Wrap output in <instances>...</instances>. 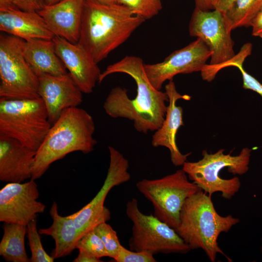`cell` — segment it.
Returning a JSON list of instances; mask_svg holds the SVG:
<instances>
[{
  "label": "cell",
  "instance_id": "36",
  "mask_svg": "<svg viewBox=\"0 0 262 262\" xmlns=\"http://www.w3.org/2000/svg\"><path fill=\"white\" fill-rule=\"evenodd\" d=\"M102 3L112 4L117 3V0H96ZM118 4V3H117Z\"/></svg>",
  "mask_w": 262,
  "mask_h": 262
},
{
  "label": "cell",
  "instance_id": "30",
  "mask_svg": "<svg viewBox=\"0 0 262 262\" xmlns=\"http://www.w3.org/2000/svg\"><path fill=\"white\" fill-rule=\"evenodd\" d=\"M20 9L26 11H39L45 5L44 0H13Z\"/></svg>",
  "mask_w": 262,
  "mask_h": 262
},
{
  "label": "cell",
  "instance_id": "10",
  "mask_svg": "<svg viewBox=\"0 0 262 262\" xmlns=\"http://www.w3.org/2000/svg\"><path fill=\"white\" fill-rule=\"evenodd\" d=\"M126 212L132 223V235L129 241L131 250L147 251L154 255L185 254L191 250L175 229L154 215L142 213L136 198L127 203Z\"/></svg>",
  "mask_w": 262,
  "mask_h": 262
},
{
  "label": "cell",
  "instance_id": "20",
  "mask_svg": "<svg viewBox=\"0 0 262 262\" xmlns=\"http://www.w3.org/2000/svg\"><path fill=\"white\" fill-rule=\"evenodd\" d=\"M22 49L27 62L38 77L43 74L62 76L68 73L56 52L52 39L23 40Z\"/></svg>",
  "mask_w": 262,
  "mask_h": 262
},
{
  "label": "cell",
  "instance_id": "11",
  "mask_svg": "<svg viewBox=\"0 0 262 262\" xmlns=\"http://www.w3.org/2000/svg\"><path fill=\"white\" fill-rule=\"evenodd\" d=\"M108 149L109 166L102 187L87 204L70 214L79 231L80 238L98 225L110 220L111 212L104 206L106 197L113 187L127 182L131 179V174L128 171V160L114 147L109 146Z\"/></svg>",
  "mask_w": 262,
  "mask_h": 262
},
{
  "label": "cell",
  "instance_id": "2",
  "mask_svg": "<svg viewBox=\"0 0 262 262\" xmlns=\"http://www.w3.org/2000/svg\"><path fill=\"white\" fill-rule=\"evenodd\" d=\"M145 21L123 5L85 0L78 43L98 64Z\"/></svg>",
  "mask_w": 262,
  "mask_h": 262
},
{
  "label": "cell",
  "instance_id": "5",
  "mask_svg": "<svg viewBox=\"0 0 262 262\" xmlns=\"http://www.w3.org/2000/svg\"><path fill=\"white\" fill-rule=\"evenodd\" d=\"M224 151L221 149L209 154L204 150L201 159L195 162L186 161L182 169L190 180L210 196L220 192L224 198L229 199L239 191L240 180L237 177L224 179L219 176V172L227 168L228 172L234 175L245 174L249 170L252 149L244 147L236 156L224 154Z\"/></svg>",
  "mask_w": 262,
  "mask_h": 262
},
{
  "label": "cell",
  "instance_id": "6",
  "mask_svg": "<svg viewBox=\"0 0 262 262\" xmlns=\"http://www.w3.org/2000/svg\"><path fill=\"white\" fill-rule=\"evenodd\" d=\"M42 98L0 99V134L37 151L51 125Z\"/></svg>",
  "mask_w": 262,
  "mask_h": 262
},
{
  "label": "cell",
  "instance_id": "7",
  "mask_svg": "<svg viewBox=\"0 0 262 262\" xmlns=\"http://www.w3.org/2000/svg\"><path fill=\"white\" fill-rule=\"evenodd\" d=\"M189 32L191 36L201 39L211 52L210 64L200 72L203 80L211 82L236 55L231 32L227 28L224 14L216 9L204 11L195 7Z\"/></svg>",
  "mask_w": 262,
  "mask_h": 262
},
{
  "label": "cell",
  "instance_id": "8",
  "mask_svg": "<svg viewBox=\"0 0 262 262\" xmlns=\"http://www.w3.org/2000/svg\"><path fill=\"white\" fill-rule=\"evenodd\" d=\"M138 190L150 201L154 215L176 229L186 200L200 189L189 180L182 169L163 178L143 179L136 184Z\"/></svg>",
  "mask_w": 262,
  "mask_h": 262
},
{
  "label": "cell",
  "instance_id": "12",
  "mask_svg": "<svg viewBox=\"0 0 262 262\" xmlns=\"http://www.w3.org/2000/svg\"><path fill=\"white\" fill-rule=\"evenodd\" d=\"M211 52L205 43L197 39L180 49L176 50L162 62L152 64H144L146 73L152 85L161 90L164 83L173 80L179 74L201 72Z\"/></svg>",
  "mask_w": 262,
  "mask_h": 262
},
{
  "label": "cell",
  "instance_id": "38",
  "mask_svg": "<svg viewBox=\"0 0 262 262\" xmlns=\"http://www.w3.org/2000/svg\"><path fill=\"white\" fill-rule=\"evenodd\" d=\"M261 251H262V240Z\"/></svg>",
  "mask_w": 262,
  "mask_h": 262
},
{
  "label": "cell",
  "instance_id": "21",
  "mask_svg": "<svg viewBox=\"0 0 262 262\" xmlns=\"http://www.w3.org/2000/svg\"><path fill=\"white\" fill-rule=\"evenodd\" d=\"M52 219L51 225L46 229H40V234L51 236L55 242V248L51 256L54 259L69 255L76 248L80 239L79 231L70 215L63 216L59 214L58 206L54 201L49 211Z\"/></svg>",
  "mask_w": 262,
  "mask_h": 262
},
{
  "label": "cell",
  "instance_id": "37",
  "mask_svg": "<svg viewBox=\"0 0 262 262\" xmlns=\"http://www.w3.org/2000/svg\"><path fill=\"white\" fill-rule=\"evenodd\" d=\"M45 5H49L58 2L61 0H44Z\"/></svg>",
  "mask_w": 262,
  "mask_h": 262
},
{
  "label": "cell",
  "instance_id": "27",
  "mask_svg": "<svg viewBox=\"0 0 262 262\" xmlns=\"http://www.w3.org/2000/svg\"><path fill=\"white\" fill-rule=\"evenodd\" d=\"M76 248L98 258L108 257L102 241L93 229L87 232L79 239Z\"/></svg>",
  "mask_w": 262,
  "mask_h": 262
},
{
  "label": "cell",
  "instance_id": "33",
  "mask_svg": "<svg viewBox=\"0 0 262 262\" xmlns=\"http://www.w3.org/2000/svg\"><path fill=\"white\" fill-rule=\"evenodd\" d=\"M73 262H100V259L91 256L82 251L79 250V254Z\"/></svg>",
  "mask_w": 262,
  "mask_h": 262
},
{
  "label": "cell",
  "instance_id": "3",
  "mask_svg": "<svg viewBox=\"0 0 262 262\" xmlns=\"http://www.w3.org/2000/svg\"><path fill=\"white\" fill-rule=\"evenodd\" d=\"M95 130L93 118L85 110L75 107L64 110L36 152L31 179L40 178L51 164L70 153L92 151L97 144Z\"/></svg>",
  "mask_w": 262,
  "mask_h": 262
},
{
  "label": "cell",
  "instance_id": "17",
  "mask_svg": "<svg viewBox=\"0 0 262 262\" xmlns=\"http://www.w3.org/2000/svg\"><path fill=\"white\" fill-rule=\"evenodd\" d=\"M85 0H61L38 11L55 36L78 42Z\"/></svg>",
  "mask_w": 262,
  "mask_h": 262
},
{
  "label": "cell",
  "instance_id": "18",
  "mask_svg": "<svg viewBox=\"0 0 262 262\" xmlns=\"http://www.w3.org/2000/svg\"><path fill=\"white\" fill-rule=\"evenodd\" d=\"M36 151L0 134V180L22 182L31 179Z\"/></svg>",
  "mask_w": 262,
  "mask_h": 262
},
{
  "label": "cell",
  "instance_id": "1",
  "mask_svg": "<svg viewBox=\"0 0 262 262\" xmlns=\"http://www.w3.org/2000/svg\"><path fill=\"white\" fill-rule=\"evenodd\" d=\"M143 60L135 56H126L108 66L101 73L98 82L109 75L125 73L131 77L137 86L135 98L131 99L128 91L116 86L112 88L103 104L105 113L113 118H125L133 122L138 132L147 133L158 129L166 112L168 97L165 92L155 88L145 70Z\"/></svg>",
  "mask_w": 262,
  "mask_h": 262
},
{
  "label": "cell",
  "instance_id": "15",
  "mask_svg": "<svg viewBox=\"0 0 262 262\" xmlns=\"http://www.w3.org/2000/svg\"><path fill=\"white\" fill-rule=\"evenodd\" d=\"M56 52L83 93H91L98 82L101 71L97 63L79 43L55 36Z\"/></svg>",
  "mask_w": 262,
  "mask_h": 262
},
{
  "label": "cell",
  "instance_id": "4",
  "mask_svg": "<svg viewBox=\"0 0 262 262\" xmlns=\"http://www.w3.org/2000/svg\"><path fill=\"white\" fill-rule=\"evenodd\" d=\"M239 222L230 214H218L211 196L200 189L185 201L175 230L191 250L202 249L212 262L215 261L218 253L232 262L219 246L217 240L222 232H228Z\"/></svg>",
  "mask_w": 262,
  "mask_h": 262
},
{
  "label": "cell",
  "instance_id": "23",
  "mask_svg": "<svg viewBox=\"0 0 262 262\" xmlns=\"http://www.w3.org/2000/svg\"><path fill=\"white\" fill-rule=\"evenodd\" d=\"M262 7V0H235L223 14L227 28L231 32L241 27H249Z\"/></svg>",
  "mask_w": 262,
  "mask_h": 262
},
{
  "label": "cell",
  "instance_id": "28",
  "mask_svg": "<svg viewBox=\"0 0 262 262\" xmlns=\"http://www.w3.org/2000/svg\"><path fill=\"white\" fill-rule=\"evenodd\" d=\"M153 255L154 254L147 251H137L129 250L121 245L118 256L115 261L116 262H157Z\"/></svg>",
  "mask_w": 262,
  "mask_h": 262
},
{
  "label": "cell",
  "instance_id": "16",
  "mask_svg": "<svg viewBox=\"0 0 262 262\" xmlns=\"http://www.w3.org/2000/svg\"><path fill=\"white\" fill-rule=\"evenodd\" d=\"M165 92L168 97L169 103L162 125L152 137L151 144L155 147H164L168 148L173 164L175 166H182L191 153L182 154L176 143L178 131L184 125L182 108L177 106L176 102L180 99L190 100L191 97L179 93L173 80L169 81L165 86Z\"/></svg>",
  "mask_w": 262,
  "mask_h": 262
},
{
  "label": "cell",
  "instance_id": "13",
  "mask_svg": "<svg viewBox=\"0 0 262 262\" xmlns=\"http://www.w3.org/2000/svg\"><path fill=\"white\" fill-rule=\"evenodd\" d=\"M39 196L35 180L7 183L0 190V221L27 226L45 210Z\"/></svg>",
  "mask_w": 262,
  "mask_h": 262
},
{
  "label": "cell",
  "instance_id": "24",
  "mask_svg": "<svg viewBox=\"0 0 262 262\" xmlns=\"http://www.w3.org/2000/svg\"><path fill=\"white\" fill-rule=\"evenodd\" d=\"M28 245L31 252L30 262H53L54 259L44 249L37 229L36 219H33L27 225Z\"/></svg>",
  "mask_w": 262,
  "mask_h": 262
},
{
  "label": "cell",
  "instance_id": "31",
  "mask_svg": "<svg viewBox=\"0 0 262 262\" xmlns=\"http://www.w3.org/2000/svg\"><path fill=\"white\" fill-rule=\"evenodd\" d=\"M250 26L252 34L262 38V7L252 19Z\"/></svg>",
  "mask_w": 262,
  "mask_h": 262
},
{
  "label": "cell",
  "instance_id": "19",
  "mask_svg": "<svg viewBox=\"0 0 262 262\" xmlns=\"http://www.w3.org/2000/svg\"><path fill=\"white\" fill-rule=\"evenodd\" d=\"M0 31L24 40H52L55 36L37 11L18 7L0 9Z\"/></svg>",
  "mask_w": 262,
  "mask_h": 262
},
{
  "label": "cell",
  "instance_id": "26",
  "mask_svg": "<svg viewBox=\"0 0 262 262\" xmlns=\"http://www.w3.org/2000/svg\"><path fill=\"white\" fill-rule=\"evenodd\" d=\"M93 230L102 241L107 252L108 257L115 260L122 245L116 231L106 222H103L98 225Z\"/></svg>",
  "mask_w": 262,
  "mask_h": 262
},
{
  "label": "cell",
  "instance_id": "35",
  "mask_svg": "<svg viewBox=\"0 0 262 262\" xmlns=\"http://www.w3.org/2000/svg\"><path fill=\"white\" fill-rule=\"evenodd\" d=\"M16 7L17 6L14 3L13 0H0V9H4Z\"/></svg>",
  "mask_w": 262,
  "mask_h": 262
},
{
  "label": "cell",
  "instance_id": "25",
  "mask_svg": "<svg viewBox=\"0 0 262 262\" xmlns=\"http://www.w3.org/2000/svg\"><path fill=\"white\" fill-rule=\"evenodd\" d=\"M117 2L145 20L158 14L163 7L161 0H117Z\"/></svg>",
  "mask_w": 262,
  "mask_h": 262
},
{
  "label": "cell",
  "instance_id": "29",
  "mask_svg": "<svg viewBox=\"0 0 262 262\" xmlns=\"http://www.w3.org/2000/svg\"><path fill=\"white\" fill-rule=\"evenodd\" d=\"M243 63L236 64L241 72L243 78V87L245 89L253 91L262 97V84L254 77L247 73L243 68Z\"/></svg>",
  "mask_w": 262,
  "mask_h": 262
},
{
  "label": "cell",
  "instance_id": "32",
  "mask_svg": "<svg viewBox=\"0 0 262 262\" xmlns=\"http://www.w3.org/2000/svg\"><path fill=\"white\" fill-rule=\"evenodd\" d=\"M196 7L204 11H211L214 9L216 0H194Z\"/></svg>",
  "mask_w": 262,
  "mask_h": 262
},
{
  "label": "cell",
  "instance_id": "22",
  "mask_svg": "<svg viewBox=\"0 0 262 262\" xmlns=\"http://www.w3.org/2000/svg\"><path fill=\"white\" fill-rule=\"evenodd\" d=\"M3 234L0 243V255L9 262H29L25 247L27 226L4 222Z\"/></svg>",
  "mask_w": 262,
  "mask_h": 262
},
{
  "label": "cell",
  "instance_id": "9",
  "mask_svg": "<svg viewBox=\"0 0 262 262\" xmlns=\"http://www.w3.org/2000/svg\"><path fill=\"white\" fill-rule=\"evenodd\" d=\"M23 39L10 34L0 35V97L31 99L39 97L38 77L27 62Z\"/></svg>",
  "mask_w": 262,
  "mask_h": 262
},
{
  "label": "cell",
  "instance_id": "34",
  "mask_svg": "<svg viewBox=\"0 0 262 262\" xmlns=\"http://www.w3.org/2000/svg\"><path fill=\"white\" fill-rule=\"evenodd\" d=\"M235 0H216L214 9L224 14L231 5Z\"/></svg>",
  "mask_w": 262,
  "mask_h": 262
},
{
  "label": "cell",
  "instance_id": "14",
  "mask_svg": "<svg viewBox=\"0 0 262 262\" xmlns=\"http://www.w3.org/2000/svg\"><path fill=\"white\" fill-rule=\"evenodd\" d=\"M38 94L46 107L49 121L54 123L66 109L82 102V92L69 73L62 76L38 77Z\"/></svg>",
  "mask_w": 262,
  "mask_h": 262
}]
</instances>
